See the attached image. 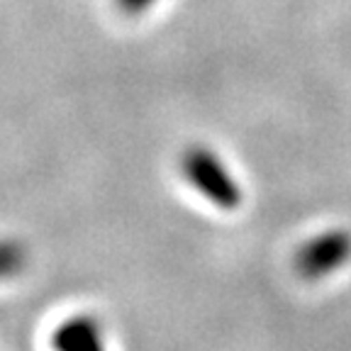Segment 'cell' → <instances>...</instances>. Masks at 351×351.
Segmentation results:
<instances>
[{
	"mask_svg": "<svg viewBox=\"0 0 351 351\" xmlns=\"http://www.w3.org/2000/svg\"><path fill=\"white\" fill-rule=\"evenodd\" d=\"M181 171L186 181L219 210H237L244 200L241 186L213 149L193 144L183 152Z\"/></svg>",
	"mask_w": 351,
	"mask_h": 351,
	"instance_id": "6da1fadb",
	"label": "cell"
},
{
	"mask_svg": "<svg viewBox=\"0 0 351 351\" xmlns=\"http://www.w3.org/2000/svg\"><path fill=\"white\" fill-rule=\"evenodd\" d=\"M349 252L351 239L346 232H324L298 252V271L305 278H324L349 258Z\"/></svg>",
	"mask_w": 351,
	"mask_h": 351,
	"instance_id": "7a4b0ae2",
	"label": "cell"
},
{
	"mask_svg": "<svg viewBox=\"0 0 351 351\" xmlns=\"http://www.w3.org/2000/svg\"><path fill=\"white\" fill-rule=\"evenodd\" d=\"M54 351H108L103 327L88 315L69 317L51 332Z\"/></svg>",
	"mask_w": 351,
	"mask_h": 351,
	"instance_id": "3957f363",
	"label": "cell"
},
{
	"mask_svg": "<svg viewBox=\"0 0 351 351\" xmlns=\"http://www.w3.org/2000/svg\"><path fill=\"white\" fill-rule=\"evenodd\" d=\"M27 263V252L20 241L0 239V280L17 276Z\"/></svg>",
	"mask_w": 351,
	"mask_h": 351,
	"instance_id": "277c9868",
	"label": "cell"
},
{
	"mask_svg": "<svg viewBox=\"0 0 351 351\" xmlns=\"http://www.w3.org/2000/svg\"><path fill=\"white\" fill-rule=\"evenodd\" d=\"M156 0H117V8H120L122 12H127V15H139V12H144L147 8H152Z\"/></svg>",
	"mask_w": 351,
	"mask_h": 351,
	"instance_id": "5b68a950",
	"label": "cell"
}]
</instances>
